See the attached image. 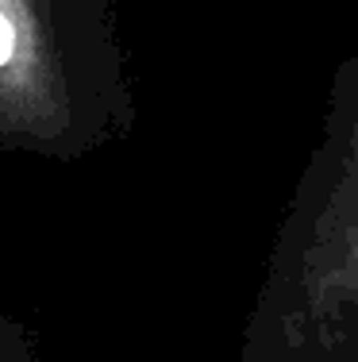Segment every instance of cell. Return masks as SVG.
<instances>
[{"instance_id":"obj_2","label":"cell","mask_w":358,"mask_h":362,"mask_svg":"<svg viewBox=\"0 0 358 362\" xmlns=\"http://www.w3.org/2000/svg\"><path fill=\"white\" fill-rule=\"evenodd\" d=\"M12 47H16V31H12V23L4 20V12H0V66L12 58Z\"/></svg>"},{"instance_id":"obj_1","label":"cell","mask_w":358,"mask_h":362,"mask_svg":"<svg viewBox=\"0 0 358 362\" xmlns=\"http://www.w3.org/2000/svg\"><path fill=\"white\" fill-rule=\"evenodd\" d=\"M239 362H358V50L281 209Z\"/></svg>"}]
</instances>
